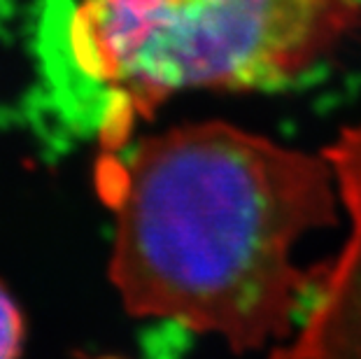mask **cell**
<instances>
[{
  "label": "cell",
  "mask_w": 361,
  "mask_h": 359,
  "mask_svg": "<svg viewBox=\"0 0 361 359\" xmlns=\"http://www.w3.org/2000/svg\"><path fill=\"white\" fill-rule=\"evenodd\" d=\"M324 159L350 215V236L324 266L298 331L271 359H361V126L345 128Z\"/></svg>",
  "instance_id": "obj_3"
},
{
  "label": "cell",
  "mask_w": 361,
  "mask_h": 359,
  "mask_svg": "<svg viewBox=\"0 0 361 359\" xmlns=\"http://www.w3.org/2000/svg\"><path fill=\"white\" fill-rule=\"evenodd\" d=\"M110 278L126 310L221 336L238 353L287 339L324 273L294 248L336 221L324 157L224 121L178 126L110 159Z\"/></svg>",
  "instance_id": "obj_1"
},
{
  "label": "cell",
  "mask_w": 361,
  "mask_h": 359,
  "mask_svg": "<svg viewBox=\"0 0 361 359\" xmlns=\"http://www.w3.org/2000/svg\"><path fill=\"white\" fill-rule=\"evenodd\" d=\"M361 0H84L68 24L75 71L103 91L107 150L189 89H266L329 54Z\"/></svg>",
  "instance_id": "obj_2"
},
{
  "label": "cell",
  "mask_w": 361,
  "mask_h": 359,
  "mask_svg": "<svg viewBox=\"0 0 361 359\" xmlns=\"http://www.w3.org/2000/svg\"><path fill=\"white\" fill-rule=\"evenodd\" d=\"M24 346V317L17 301L0 282V359H19Z\"/></svg>",
  "instance_id": "obj_4"
}]
</instances>
